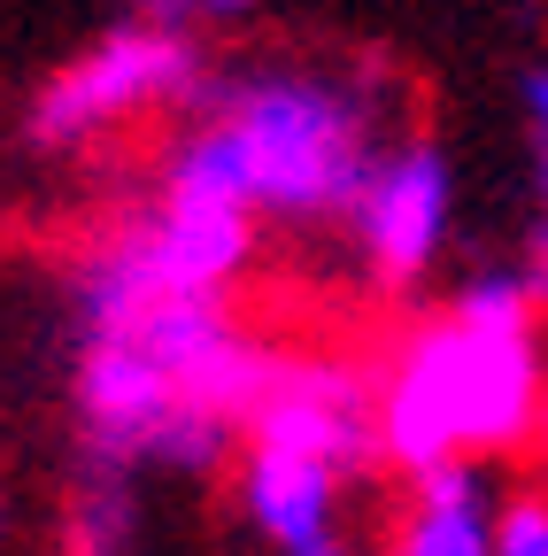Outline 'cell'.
<instances>
[{"instance_id":"obj_11","label":"cell","mask_w":548,"mask_h":556,"mask_svg":"<svg viewBox=\"0 0 548 556\" xmlns=\"http://www.w3.org/2000/svg\"><path fill=\"white\" fill-rule=\"evenodd\" d=\"M495 556H548V486H540V479H518V486H502Z\"/></svg>"},{"instance_id":"obj_2","label":"cell","mask_w":548,"mask_h":556,"mask_svg":"<svg viewBox=\"0 0 548 556\" xmlns=\"http://www.w3.org/2000/svg\"><path fill=\"white\" fill-rule=\"evenodd\" d=\"M279 348L286 317L255 302H155L78 325L71 402L86 464L124 479L232 464Z\"/></svg>"},{"instance_id":"obj_6","label":"cell","mask_w":548,"mask_h":556,"mask_svg":"<svg viewBox=\"0 0 548 556\" xmlns=\"http://www.w3.org/2000/svg\"><path fill=\"white\" fill-rule=\"evenodd\" d=\"M348 287L379 309H418V294L433 287V270L448 263L456 240V163L441 155V139L425 131H394L371 178L356 186L348 217L332 225Z\"/></svg>"},{"instance_id":"obj_13","label":"cell","mask_w":548,"mask_h":556,"mask_svg":"<svg viewBox=\"0 0 548 556\" xmlns=\"http://www.w3.org/2000/svg\"><path fill=\"white\" fill-rule=\"evenodd\" d=\"M525 479L548 486V379H540V426H533V448H525Z\"/></svg>"},{"instance_id":"obj_1","label":"cell","mask_w":548,"mask_h":556,"mask_svg":"<svg viewBox=\"0 0 548 556\" xmlns=\"http://www.w3.org/2000/svg\"><path fill=\"white\" fill-rule=\"evenodd\" d=\"M548 379V287L525 263H487L441 302L402 309L371 340L379 471L394 486L441 471L525 464Z\"/></svg>"},{"instance_id":"obj_15","label":"cell","mask_w":548,"mask_h":556,"mask_svg":"<svg viewBox=\"0 0 548 556\" xmlns=\"http://www.w3.org/2000/svg\"><path fill=\"white\" fill-rule=\"evenodd\" d=\"M317 556H356V541H340V548H317Z\"/></svg>"},{"instance_id":"obj_3","label":"cell","mask_w":548,"mask_h":556,"mask_svg":"<svg viewBox=\"0 0 548 556\" xmlns=\"http://www.w3.org/2000/svg\"><path fill=\"white\" fill-rule=\"evenodd\" d=\"M193 124L217 139L247 208L270 232H332L379 148L402 124V86L379 62H286L263 54L209 86Z\"/></svg>"},{"instance_id":"obj_9","label":"cell","mask_w":548,"mask_h":556,"mask_svg":"<svg viewBox=\"0 0 548 556\" xmlns=\"http://www.w3.org/2000/svg\"><path fill=\"white\" fill-rule=\"evenodd\" d=\"M62 548L71 556H140V479L86 464L62 503Z\"/></svg>"},{"instance_id":"obj_14","label":"cell","mask_w":548,"mask_h":556,"mask_svg":"<svg viewBox=\"0 0 548 556\" xmlns=\"http://www.w3.org/2000/svg\"><path fill=\"white\" fill-rule=\"evenodd\" d=\"M0 548H9V486H0Z\"/></svg>"},{"instance_id":"obj_10","label":"cell","mask_w":548,"mask_h":556,"mask_svg":"<svg viewBox=\"0 0 548 556\" xmlns=\"http://www.w3.org/2000/svg\"><path fill=\"white\" fill-rule=\"evenodd\" d=\"M518 109H525V255L518 263L548 287V62L525 70Z\"/></svg>"},{"instance_id":"obj_4","label":"cell","mask_w":548,"mask_h":556,"mask_svg":"<svg viewBox=\"0 0 548 556\" xmlns=\"http://www.w3.org/2000/svg\"><path fill=\"white\" fill-rule=\"evenodd\" d=\"M270 225L247 208L232 163L193 116L140 163V186L109 193L62 248L78 325L155 302H247Z\"/></svg>"},{"instance_id":"obj_5","label":"cell","mask_w":548,"mask_h":556,"mask_svg":"<svg viewBox=\"0 0 548 556\" xmlns=\"http://www.w3.org/2000/svg\"><path fill=\"white\" fill-rule=\"evenodd\" d=\"M209 86H217V70L193 31L131 16V24L101 31L93 47H78L54 78H39V93L24 109V139L54 163H109L131 148L155 155L209 101Z\"/></svg>"},{"instance_id":"obj_12","label":"cell","mask_w":548,"mask_h":556,"mask_svg":"<svg viewBox=\"0 0 548 556\" xmlns=\"http://www.w3.org/2000/svg\"><path fill=\"white\" fill-rule=\"evenodd\" d=\"M255 9H270V0H140L148 24H170V31H193V39L217 31V24H240Z\"/></svg>"},{"instance_id":"obj_8","label":"cell","mask_w":548,"mask_h":556,"mask_svg":"<svg viewBox=\"0 0 548 556\" xmlns=\"http://www.w3.org/2000/svg\"><path fill=\"white\" fill-rule=\"evenodd\" d=\"M502 479L495 471H441L394 486L371 556H495Z\"/></svg>"},{"instance_id":"obj_7","label":"cell","mask_w":548,"mask_h":556,"mask_svg":"<svg viewBox=\"0 0 548 556\" xmlns=\"http://www.w3.org/2000/svg\"><path fill=\"white\" fill-rule=\"evenodd\" d=\"M240 448L263 456H294L324 464L340 479H371L379 471V417H371V340L340 332V325H286V348L270 364L255 417Z\"/></svg>"}]
</instances>
